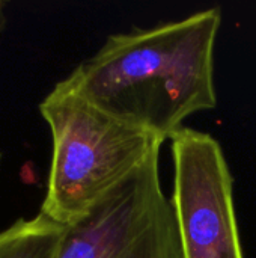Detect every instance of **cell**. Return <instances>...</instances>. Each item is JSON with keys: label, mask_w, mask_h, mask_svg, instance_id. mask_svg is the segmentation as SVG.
<instances>
[{"label": "cell", "mask_w": 256, "mask_h": 258, "mask_svg": "<svg viewBox=\"0 0 256 258\" xmlns=\"http://www.w3.org/2000/svg\"><path fill=\"white\" fill-rule=\"evenodd\" d=\"M65 227L38 213L0 231V258H56Z\"/></svg>", "instance_id": "5b68a950"}, {"label": "cell", "mask_w": 256, "mask_h": 258, "mask_svg": "<svg viewBox=\"0 0 256 258\" xmlns=\"http://www.w3.org/2000/svg\"><path fill=\"white\" fill-rule=\"evenodd\" d=\"M160 151L88 216L65 227L56 258H183Z\"/></svg>", "instance_id": "3957f363"}, {"label": "cell", "mask_w": 256, "mask_h": 258, "mask_svg": "<svg viewBox=\"0 0 256 258\" xmlns=\"http://www.w3.org/2000/svg\"><path fill=\"white\" fill-rule=\"evenodd\" d=\"M6 8H8V3L0 0V39H2V36H3V33H5V30H6V26H8Z\"/></svg>", "instance_id": "8992f818"}, {"label": "cell", "mask_w": 256, "mask_h": 258, "mask_svg": "<svg viewBox=\"0 0 256 258\" xmlns=\"http://www.w3.org/2000/svg\"><path fill=\"white\" fill-rule=\"evenodd\" d=\"M220 8L113 33L65 80L109 115L170 141L217 106L214 50Z\"/></svg>", "instance_id": "6da1fadb"}, {"label": "cell", "mask_w": 256, "mask_h": 258, "mask_svg": "<svg viewBox=\"0 0 256 258\" xmlns=\"http://www.w3.org/2000/svg\"><path fill=\"white\" fill-rule=\"evenodd\" d=\"M0 165H2V151H0Z\"/></svg>", "instance_id": "52a82bcc"}, {"label": "cell", "mask_w": 256, "mask_h": 258, "mask_svg": "<svg viewBox=\"0 0 256 258\" xmlns=\"http://www.w3.org/2000/svg\"><path fill=\"white\" fill-rule=\"evenodd\" d=\"M172 209L183 258H244L234 177L219 141L183 127L172 139Z\"/></svg>", "instance_id": "277c9868"}, {"label": "cell", "mask_w": 256, "mask_h": 258, "mask_svg": "<svg viewBox=\"0 0 256 258\" xmlns=\"http://www.w3.org/2000/svg\"><path fill=\"white\" fill-rule=\"evenodd\" d=\"M51 135V162L41 215L69 227L161 150L164 141L130 125L78 94L65 79L39 104Z\"/></svg>", "instance_id": "7a4b0ae2"}]
</instances>
